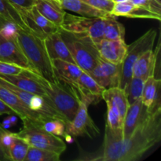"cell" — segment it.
Here are the masks:
<instances>
[{
    "label": "cell",
    "instance_id": "cell-1",
    "mask_svg": "<svg viewBox=\"0 0 161 161\" xmlns=\"http://www.w3.org/2000/svg\"><path fill=\"white\" fill-rule=\"evenodd\" d=\"M161 139V109L149 114L127 138L115 136L105 126L102 153L94 160H138Z\"/></svg>",
    "mask_w": 161,
    "mask_h": 161
},
{
    "label": "cell",
    "instance_id": "cell-2",
    "mask_svg": "<svg viewBox=\"0 0 161 161\" xmlns=\"http://www.w3.org/2000/svg\"><path fill=\"white\" fill-rule=\"evenodd\" d=\"M17 40L28 58L33 72L52 83L58 81L53 72L51 59L44 44V39L29 30L20 28Z\"/></svg>",
    "mask_w": 161,
    "mask_h": 161
},
{
    "label": "cell",
    "instance_id": "cell-3",
    "mask_svg": "<svg viewBox=\"0 0 161 161\" xmlns=\"http://www.w3.org/2000/svg\"><path fill=\"white\" fill-rule=\"evenodd\" d=\"M42 83L47 96L64 122L68 124L72 121L76 114L80 102L75 88L59 80L52 83L42 77Z\"/></svg>",
    "mask_w": 161,
    "mask_h": 161
},
{
    "label": "cell",
    "instance_id": "cell-4",
    "mask_svg": "<svg viewBox=\"0 0 161 161\" xmlns=\"http://www.w3.org/2000/svg\"><path fill=\"white\" fill-rule=\"evenodd\" d=\"M60 31L75 64L90 73L101 60L95 44L86 36L67 32L61 28Z\"/></svg>",
    "mask_w": 161,
    "mask_h": 161
},
{
    "label": "cell",
    "instance_id": "cell-5",
    "mask_svg": "<svg viewBox=\"0 0 161 161\" xmlns=\"http://www.w3.org/2000/svg\"><path fill=\"white\" fill-rule=\"evenodd\" d=\"M105 18L80 17L66 13L64 23L60 28L67 32L88 36L94 43H97L104 39Z\"/></svg>",
    "mask_w": 161,
    "mask_h": 161
},
{
    "label": "cell",
    "instance_id": "cell-6",
    "mask_svg": "<svg viewBox=\"0 0 161 161\" xmlns=\"http://www.w3.org/2000/svg\"><path fill=\"white\" fill-rule=\"evenodd\" d=\"M157 34V30L151 28L135 42L127 46V53L122 62V72L119 87L125 89L132 78L134 64L143 52L148 50H153Z\"/></svg>",
    "mask_w": 161,
    "mask_h": 161
},
{
    "label": "cell",
    "instance_id": "cell-7",
    "mask_svg": "<svg viewBox=\"0 0 161 161\" xmlns=\"http://www.w3.org/2000/svg\"><path fill=\"white\" fill-rule=\"evenodd\" d=\"M17 135L25 139L29 146L53 151L61 155L66 149V144L61 137L48 133L30 123L23 124V128Z\"/></svg>",
    "mask_w": 161,
    "mask_h": 161
},
{
    "label": "cell",
    "instance_id": "cell-8",
    "mask_svg": "<svg viewBox=\"0 0 161 161\" xmlns=\"http://www.w3.org/2000/svg\"><path fill=\"white\" fill-rule=\"evenodd\" d=\"M0 85L15 94L29 109L40 113L48 119H61L64 121L62 116L55 109L49 97L23 91L2 78H0Z\"/></svg>",
    "mask_w": 161,
    "mask_h": 161
},
{
    "label": "cell",
    "instance_id": "cell-9",
    "mask_svg": "<svg viewBox=\"0 0 161 161\" xmlns=\"http://www.w3.org/2000/svg\"><path fill=\"white\" fill-rule=\"evenodd\" d=\"M0 99L20 118L23 124L30 123L41 128L44 121L49 119L43 115L29 109L15 94L2 85H0Z\"/></svg>",
    "mask_w": 161,
    "mask_h": 161
},
{
    "label": "cell",
    "instance_id": "cell-10",
    "mask_svg": "<svg viewBox=\"0 0 161 161\" xmlns=\"http://www.w3.org/2000/svg\"><path fill=\"white\" fill-rule=\"evenodd\" d=\"M89 105L80 101L77 113L72 121L65 124V135L79 137L83 135L92 137L99 134V129L88 113Z\"/></svg>",
    "mask_w": 161,
    "mask_h": 161
},
{
    "label": "cell",
    "instance_id": "cell-11",
    "mask_svg": "<svg viewBox=\"0 0 161 161\" xmlns=\"http://www.w3.org/2000/svg\"><path fill=\"white\" fill-rule=\"evenodd\" d=\"M18 11L26 28L42 39L60 30V27L46 18L35 6L30 9H18Z\"/></svg>",
    "mask_w": 161,
    "mask_h": 161
},
{
    "label": "cell",
    "instance_id": "cell-12",
    "mask_svg": "<svg viewBox=\"0 0 161 161\" xmlns=\"http://www.w3.org/2000/svg\"><path fill=\"white\" fill-rule=\"evenodd\" d=\"M122 64H113L101 59L90 75L100 86L105 89L119 86Z\"/></svg>",
    "mask_w": 161,
    "mask_h": 161
},
{
    "label": "cell",
    "instance_id": "cell-13",
    "mask_svg": "<svg viewBox=\"0 0 161 161\" xmlns=\"http://www.w3.org/2000/svg\"><path fill=\"white\" fill-rule=\"evenodd\" d=\"M80 101L87 105H95L102 99L105 88L98 84L89 73L83 72L74 86Z\"/></svg>",
    "mask_w": 161,
    "mask_h": 161
},
{
    "label": "cell",
    "instance_id": "cell-14",
    "mask_svg": "<svg viewBox=\"0 0 161 161\" xmlns=\"http://www.w3.org/2000/svg\"><path fill=\"white\" fill-rule=\"evenodd\" d=\"M0 61L17 64L33 72L32 68L17 42V39H5L0 37Z\"/></svg>",
    "mask_w": 161,
    "mask_h": 161
},
{
    "label": "cell",
    "instance_id": "cell-15",
    "mask_svg": "<svg viewBox=\"0 0 161 161\" xmlns=\"http://www.w3.org/2000/svg\"><path fill=\"white\" fill-rule=\"evenodd\" d=\"M94 44L101 59L113 64H122L128 46L125 42V40L102 39Z\"/></svg>",
    "mask_w": 161,
    "mask_h": 161
},
{
    "label": "cell",
    "instance_id": "cell-16",
    "mask_svg": "<svg viewBox=\"0 0 161 161\" xmlns=\"http://www.w3.org/2000/svg\"><path fill=\"white\" fill-rule=\"evenodd\" d=\"M149 114L142 99L129 105L123 123V138H129Z\"/></svg>",
    "mask_w": 161,
    "mask_h": 161
},
{
    "label": "cell",
    "instance_id": "cell-17",
    "mask_svg": "<svg viewBox=\"0 0 161 161\" xmlns=\"http://www.w3.org/2000/svg\"><path fill=\"white\" fill-rule=\"evenodd\" d=\"M160 87L161 80L156 78L154 75H150L145 81L141 99L149 114H153L161 109Z\"/></svg>",
    "mask_w": 161,
    "mask_h": 161
},
{
    "label": "cell",
    "instance_id": "cell-18",
    "mask_svg": "<svg viewBox=\"0 0 161 161\" xmlns=\"http://www.w3.org/2000/svg\"><path fill=\"white\" fill-rule=\"evenodd\" d=\"M159 53L160 42L155 51H153V50H148L143 52L134 64L132 77H138L146 80L150 75H155Z\"/></svg>",
    "mask_w": 161,
    "mask_h": 161
},
{
    "label": "cell",
    "instance_id": "cell-19",
    "mask_svg": "<svg viewBox=\"0 0 161 161\" xmlns=\"http://www.w3.org/2000/svg\"><path fill=\"white\" fill-rule=\"evenodd\" d=\"M112 15L115 17H124L129 18L153 19V20H161V15L155 14L149 9L142 6H135L130 0L122 3H116L114 4L111 12Z\"/></svg>",
    "mask_w": 161,
    "mask_h": 161
},
{
    "label": "cell",
    "instance_id": "cell-20",
    "mask_svg": "<svg viewBox=\"0 0 161 161\" xmlns=\"http://www.w3.org/2000/svg\"><path fill=\"white\" fill-rule=\"evenodd\" d=\"M44 44L51 60L60 59L75 63L65 42L61 36L60 30L47 36L44 39Z\"/></svg>",
    "mask_w": 161,
    "mask_h": 161
},
{
    "label": "cell",
    "instance_id": "cell-21",
    "mask_svg": "<svg viewBox=\"0 0 161 161\" xmlns=\"http://www.w3.org/2000/svg\"><path fill=\"white\" fill-rule=\"evenodd\" d=\"M51 61L57 80L72 86L76 84L79 77L83 72L77 64L60 59H53Z\"/></svg>",
    "mask_w": 161,
    "mask_h": 161
},
{
    "label": "cell",
    "instance_id": "cell-22",
    "mask_svg": "<svg viewBox=\"0 0 161 161\" xmlns=\"http://www.w3.org/2000/svg\"><path fill=\"white\" fill-rule=\"evenodd\" d=\"M102 99L106 102L107 107H109L116 112L124 122L129 105L125 91L119 86L105 89L102 93Z\"/></svg>",
    "mask_w": 161,
    "mask_h": 161
},
{
    "label": "cell",
    "instance_id": "cell-23",
    "mask_svg": "<svg viewBox=\"0 0 161 161\" xmlns=\"http://www.w3.org/2000/svg\"><path fill=\"white\" fill-rule=\"evenodd\" d=\"M35 6L50 21L60 27L64 23L66 12L53 0H36Z\"/></svg>",
    "mask_w": 161,
    "mask_h": 161
},
{
    "label": "cell",
    "instance_id": "cell-24",
    "mask_svg": "<svg viewBox=\"0 0 161 161\" xmlns=\"http://www.w3.org/2000/svg\"><path fill=\"white\" fill-rule=\"evenodd\" d=\"M60 5L64 10H70L83 17H108L112 15L109 13L95 9L81 0H61Z\"/></svg>",
    "mask_w": 161,
    "mask_h": 161
},
{
    "label": "cell",
    "instance_id": "cell-25",
    "mask_svg": "<svg viewBox=\"0 0 161 161\" xmlns=\"http://www.w3.org/2000/svg\"><path fill=\"white\" fill-rule=\"evenodd\" d=\"M116 17L111 15L105 18L104 39L110 40H125V28L122 24L116 20Z\"/></svg>",
    "mask_w": 161,
    "mask_h": 161
},
{
    "label": "cell",
    "instance_id": "cell-26",
    "mask_svg": "<svg viewBox=\"0 0 161 161\" xmlns=\"http://www.w3.org/2000/svg\"><path fill=\"white\" fill-rule=\"evenodd\" d=\"M0 15L6 20L15 23L20 28L28 29L22 20L18 9L8 0H0Z\"/></svg>",
    "mask_w": 161,
    "mask_h": 161
},
{
    "label": "cell",
    "instance_id": "cell-27",
    "mask_svg": "<svg viewBox=\"0 0 161 161\" xmlns=\"http://www.w3.org/2000/svg\"><path fill=\"white\" fill-rule=\"evenodd\" d=\"M60 157L58 153L29 146L25 161H59Z\"/></svg>",
    "mask_w": 161,
    "mask_h": 161
},
{
    "label": "cell",
    "instance_id": "cell-28",
    "mask_svg": "<svg viewBox=\"0 0 161 161\" xmlns=\"http://www.w3.org/2000/svg\"><path fill=\"white\" fill-rule=\"evenodd\" d=\"M145 81L146 80L143 79L138 77H132L124 89L129 105H131L134 102L142 98Z\"/></svg>",
    "mask_w": 161,
    "mask_h": 161
},
{
    "label": "cell",
    "instance_id": "cell-29",
    "mask_svg": "<svg viewBox=\"0 0 161 161\" xmlns=\"http://www.w3.org/2000/svg\"><path fill=\"white\" fill-rule=\"evenodd\" d=\"M29 145L25 139L20 138L17 133V138L14 140L9 150V160L25 161V157L28 153Z\"/></svg>",
    "mask_w": 161,
    "mask_h": 161
},
{
    "label": "cell",
    "instance_id": "cell-30",
    "mask_svg": "<svg viewBox=\"0 0 161 161\" xmlns=\"http://www.w3.org/2000/svg\"><path fill=\"white\" fill-rule=\"evenodd\" d=\"M65 122L61 119H49L44 121L41 129L58 137L65 135Z\"/></svg>",
    "mask_w": 161,
    "mask_h": 161
},
{
    "label": "cell",
    "instance_id": "cell-31",
    "mask_svg": "<svg viewBox=\"0 0 161 161\" xmlns=\"http://www.w3.org/2000/svg\"><path fill=\"white\" fill-rule=\"evenodd\" d=\"M20 27L6 20L0 15V37L5 39H17L18 29Z\"/></svg>",
    "mask_w": 161,
    "mask_h": 161
},
{
    "label": "cell",
    "instance_id": "cell-32",
    "mask_svg": "<svg viewBox=\"0 0 161 161\" xmlns=\"http://www.w3.org/2000/svg\"><path fill=\"white\" fill-rule=\"evenodd\" d=\"M16 138H17V133L8 131L0 125V145L7 160H9V150Z\"/></svg>",
    "mask_w": 161,
    "mask_h": 161
},
{
    "label": "cell",
    "instance_id": "cell-33",
    "mask_svg": "<svg viewBox=\"0 0 161 161\" xmlns=\"http://www.w3.org/2000/svg\"><path fill=\"white\" fill-rule=\"evenodd\" d=\"M135 6H142L155 14L161 15V3L160 0H130Z\"/></svg>",
    "mask_w": 161,
    "mask_h": 161
},
{
    "label": "cell",
    "instance_id": "cell-34",
    "mask_svg": "<svg viewBox=\"0 0 161 161\" xmlns=\"http://www.w3.org/2000/svg\"><path fill=\"white\" fill-rule=\"evenodd\" d=\"M83 3H86L89 6L111 14L114 6V2L113 0H81Z\"/></svg>",
    "mask_w": 161,
    "mask_h": 161
},
{
    "label": "cell",
    "instance_id": "cell-35",
    "mask_svg": "<svg viewBox=\"0 0 161 161\" xmlns=\"http://www.w3.org/2000/svg\"><path fill=\"white\" fill-rule=\"evenodd\" d=\"M27 70L17 64L0 61V75H18Z\"/></svg>",
    "mask_w": 161,
    "mask_h": 161
},
{
    "label": "cell",
    "instance_id": "cell-36",
    "mask_svg": "<svg viewBox=\"0 0 161 161\" xmlns=\"http://www.w3.org/2000/svg\"><path fill=\"white\" fill-rule=\"evenodd\" d=\"M11 4L18 9H30L35 6L36 0H8Z\"/></svg>",
    "mask_w": 161,
    "mask_h": 161
},
{
    "label": "cell",
    "instance_id": "cell-37",
    "mask_svg": "<svg viewBox=\"0 0 161 161\" xmlns=\"http://www.w3.org/2000/svg\"><path fill=\"white\" fill-rule=\"evenodd\" d=\"M4 114L15 115V113L0 99V116Z\"/></svg>",
    "mask_w": 161,
    "mask_h": 161
},
{
    "label": "cell",
    "instance_id": "cell-38",
    "mask_svg": "<svg viewBox=\"0 0 161 161\" xmlns=\"http://www.w3.org/2000/svg\"><path fill=\"white\" fill-rule=\"evenodd\" d=\"M0 160H6V157H5V154L3 153V149H2L1 145H0Z\"/></svg>",
    "mask_w": 161,
    "mask_h": 161
},
{
    "label": "cell",
    "instance_id": "cell-39",
    "mask_svg": "<svg viewBox=\"0 0 161 161\" xmlns=\"http://www.w3.org/2000/svg\"><path fill=\"white\" fill-rule=\"evenodd\" d=\"M126 1H128V0H113L114 3H122V2H126Z\"/></svg>",
    "mask_w": 161,
    "mask_h": 161
},
{
    "label": "cell",
    "instance_id": "cell-40",
    "mask_svg": "<svg viewBox=\"0 0 161 161\" xmlns=\"http://www.w3.org/2000/svg\"><path fill=\"white\" fill-rule=\"evenodd\" d=\"M53 1H55V2H56V3H59V2H58V0H53ZM59 4H60V3H59Z\"/></svg>",
    "mask_w": 161,
    "mask_h": 161
},
{
    "label": "cell",
    "instance_id": "cell-41",
    "mask_svg": "<svg viewBox=\"0 0 161 161\" xmlns=\"http://www.w3.org/2000/svg\"></svg>",
    "mask_w": 161,
    "mask_h": 161
}]
</instances>
